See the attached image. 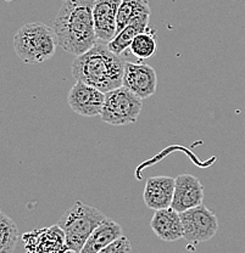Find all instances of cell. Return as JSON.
Segmentation results:
<instances>
[{"label": "cell", "instance_id": "6da1fadb", "mask_svg": "<svg viewBox=\"0 0 245 253\" xmlns=\"http://www.w3.org/2000/svg\"><path fill=\"white\" fill-rule=\"evenodd\" d=\"M94 2L96 0H64L52 22L57 43L64 51L80 56L98 43Z\"/></svg>", "mask_w": 245, "mask_h": 253}, {"label": "cell", "instance_id": "7a4b0ae2", "mask_svg": "<svg viewBox=\"0 0 245 253\" xmlns=\"http://www.w3.org/2000/svg\"><path fill=\"white\" fill-rule=\"evenodd\" d=\"M125 57L109 49L107 44L98 43L84 54L76 56L71 72L76 82H82L109 93L122 86L126 66Z\"/></svg>", "mask_w": 245, "mask_h": 253}, {"label": "cell", "instance_id": "3957f363", "mask_svg": "<svg viewBox=\"0 0 245 253\" xmlns=\"http://www.w3.org/2000/svg\"><path fill=\"white\" fill-rule=\"evenodd\" d=\"M57 46L52 27L41 22L26 23L14 37L15 52L25 63H42L51 59Z\"/></svg>", "mask_w": 245, "mask_h": 253}, {"label": "cell", "instance_id": "277c9868", "mask_svg": "<svg viewBox=\"0 0 245 253\" xmlns=\"http://www.w3.org/2000/svg\"><path fill=\"white\" fill-rule=\"evenodd\" d=\"M106 218L98 208L80 201L65 211L57 224L64 230L68 250L80 253L92 233Z\"/></svg>", "mask_w": 245, "mask_h": 253}, {"label": "cell", "instance_id": "5b68a950", "mask_svg": "<svg viewBox=\"0 0 245 253\" xmlns=\"http://www.w3.org/2000/svg\"><path fill=\"white\" fill-rule=\"evenodd\" d=\"M142 107L141 97L125 86H121L105 94V104L100 117L111 126L132 125L138 121Z\"/></svg>", "mask_w": 245, "mask_h": 253}, {"label": "cell", "instance_id": "8992f818", "mask_svg": "<svg viewBox=\"0 0 245 253\" xmlns=\"http://www.w3.org/2000/svg\"><path fill=\"white\" fill-rule=\"evenodd\" d=\"M184 236L188 242L200 244L211 240L218 230V219L215 213L204 205L181 213Z\"/></svg>", "mask_w": 245, "mask_h": 253}, {"label": "cell", "instance_id": "52a82bcc", "mask_svg": "<svg viewBox=\"0 0 245 253\" xmlns=\"http://www.w3.org/2000/svg\"><path fill=\"white\" fill-rule=\"evenodd\" d=\"M22 240L27 253H64L68 251L65 233L57 223L26 233Z\"/></svg>", "mask_w": 245, "mask_h": 253}, {"label": "cell", "instance_id": "ba28073f", "mask_svg": "<svg viewBox=\"0 0 245 253\" xmlns=\"http://www.w3.org/2000/svg\"><path fill=\"white\" fill-rule=\"evenodd\" d=\"M67 102L71 110L84 117H96L102 112L105 93L82 82H76L67 94Z\"/></svg>", "mask_w": 245, "mask_h": 253}, {"label": "cell", "instance_id": "9c48e42d", "mask_svg": "<svg viewBox=\"0 0 245 253\" xmlns=\"http://www.w3.org/2000/svg\"><path fill=\"white\" fill-rule=\"evenodd\" d=\"M122 86L127 88L142 100L147 99L156 93V72L147 63L126 62Z\"/></svg>", "mask_w": 245, "mask_h": 253}, {"label": "cell", "instance_id": "30bf717a", "mask_svg": "<svg viewBox=\"0 0 245 253\" xmlns=\"http://www.w3.org/2000/svg\"><path fill=\"white\" fill-rule=\"evenodd\" d=\"M121 0H96L94 26L100 43L109 44L117 36V14Z\"/></svg>", "mask_w": 245, "mask_h": 253}, {"label": "cell", "instance_id": "8fae6325", "mask_svg": "<svg viewBox=\"0 0 245 253\" xmlns=\"http://www.w3.org/2000/svg\"><path fill=\"white\" fill-rule=\"evenodd\" d=\"M204 201V188L196 176L192 174H181L176 178L175 195L171 207L177 212L186 211L201 206Z\"/></svg>", "mask_w": 245, "mask_h": 253}, {"label": "cell", "instance_id": "7c38bea8", "mask_svg": "<svg viewBox=\"0 0 245 253\" xmlns=\"http://www.w3.org/2000/svg\"><path fill=\"white\" fill-rule=\"evenodd\" d=\"M176 179L171 176H151L147 180L143 192L144 204L154 211L163 210L172 206L175 195Z\"/></svg>", "mask_w": 245, "mask_h": 253}, {"label": "cell", "instance_id": "4fadbf2b", "mask_svg": "<svg viewBox=\"0 0 245 253\" xmlns=\"http://www.w3.org/2000/svg\"><path fill=\"white\" fill-rule=\"evenodd\" d=\"M154 234L162 241L173 242L183 239L184 230L181 213L172 207L155 211L150 221Z\"/></svg>", "mask_w": 245, "mask_h": 253}, {"label": "cell", "instance_id": "5bb4252c", "mask_svg": "<svg viewBox=\"0 0 245 253\" xmlns=\"http://www.w3.org/2000/svg\"><path fill=\"white\" fill-rule=\"evenodd\" d=\"M121 236H123V231L120 224L111 218H106L92 233L80 253H98Z\"/></svg>", "mask_w": 245, "mask_h": 253}, {"label": "cell", "instance_id": "9a60e30c", "mask_svg": "<svg viewBox=\"0 0 245 253\" xmlns=\"http://www.w3.org/2000/svg\"><path fill=\"white\" fill-rule=\"evenodd\" d=\"M150 17L147 0H121L117 14V34L137 20Z\"/></svg>", "mask_w": 245, "mask_h": 253}, {"label": "cell", "instance_id": "2e32d148", "mask_svg": "<svg viewBox=\"0 0 245 253\" xmlns=\"http://www.w3.org/2000/svg\"><path fill=\"white\" fill-rule=\"evenodd\" d=\"M147 28H149V17H144L141 18V20L134 21L131 25H128L125 30L121 31L120 33L107 44V46H109V49L111 50L112 52H115V54L122 55L126 50L130 49L134 38H136L138 34L147 31Z\"/></svg>", "mask_w": 245, "mask_h": 253}, {"label": "cell", "instance_id": "e0dca14e", "mask_svg": "<svg viewBox=\"0 0 245 253\" xmlns=\"http://www.w3.org/2000/svg\"><path fill=\"white\" fill-rule=\"evenodd\" d=\"M131 52L141 60H147L154 56L157 51L156 32L152 28H147L143 33L134 38L130 47Z\"/></svg>", "mask_w": 245, "mask_h": 253}, {"label": "cell", "instance_id": "ac0fdd59", "mask_svg": "<svg viewBox=\"0 0 245 253\" xmlns=\"http://www.w3.org/2000/svg\"><path fill=\"white\" fill-rule=\"evenodd\" d=\"M18 237L20 234L16 223L4 212L0 213V253L14 252Z\"/></svg>", "mask_w": 245, "mask_h": 253}, {"label": "cell", "instance_id": "d6986e66", "mask_svg": "<svg viewBox=\"0 0 245 253\" xmlns=\"http://www.w3.org/2000/svg\"><path fill=\"white\" fill-rule=\"evenodd\" d=\"M98 253H133V249H132L130 239L123 235Z\"/></svg>", "mask_w": 245, "mask_h": 253}, {"label": "cell", "instance_id": "ffe728a7", "mask_svg": "<svg viewBox=\"0 0 245 253\" xmlns=\"http://www.w3.org/2000/svg\"><path fill=\"white\" fill-rule=\"evenodd\" d=\"M64 253H76V252H73V251H71V250H68V251H66Z\"/></svg>", "mask_w": 245, "mask_h": 253}, {"label": "cell", "instance_id": "44dd1931", "mask_svg": "<svg viewBox=\"0 0 245 253\" xmlns=\"http://www.w3.org/2000/svg\"><path fill=\"white\" fill-rule=\"evenodd\" d=\"M5 1H14V0H5Z\"/></svg>", "mask_w": 245, "mask_h": 253}]
</instances>
